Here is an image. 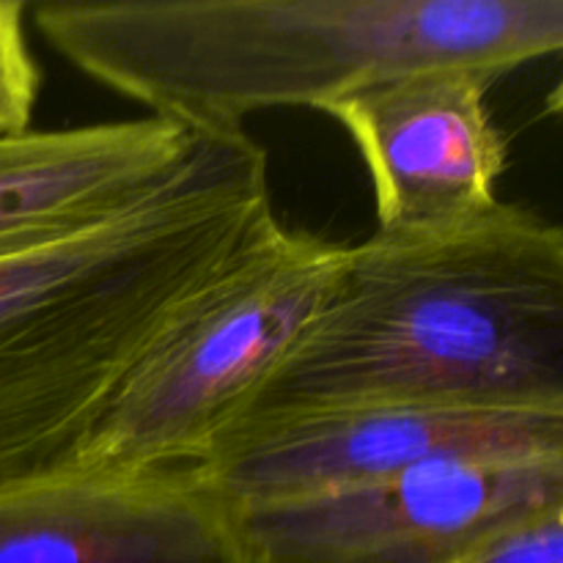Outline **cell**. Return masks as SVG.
Wrapping results in <instances>:
<instances>
[{
	"label": "cell",
	"mask_w": 563,
	"mask_h": 563,
	"mask_svg": "<svg viewBox=\"0 0 563 563\" xmlns=\"http://www.w3.org/2000/svg\"><path fill=\"white\" fill-rule=\"evenodd\" d=\"M563 504V456L438 462L236 509L245 563H454L487 533Z\"/></svg>",
	"instance_id": "obj_6"
},
{
	"label": "cell",
	"mask_w": 563,
	"mask_h": 563,
	"mask_svg": "<svg viewBox=\"0 0 563 563\" xmlns=\"http://www.w3.org/2000/svg\"><path fill=\"white\" fill-rule=\"evenodd\" d=\"M493 86L471 66H427L322 110L352 137L372 176L374 234H440L498 207L509 146L487 104Z\"/></svg>",
	"instance_id": "obj_7"
},
{
	"label": "cell",
	"mask_w": 563,
	"mask_h": 563,
	"mask_svg": "<svg viewBox=\"0 0 563 563\" xmlns=\"http://www.w3.org/2000/svg\"><path fill=\"white\" fill-rule=\"evenodd\" d=\"M454 563H563V504L506 522Z\"/></svg>",
	"instance_id": "obj_11"
},
{
	"label": "cell",
	"mask_w": 563,
	"mask_h": 563,
	"mask_svg": "<svg viewBox=\"0 0 563 563\" xmlns=\"http://www.w3.org/2000/svg\"><path fill=\"white\" fill-rule=\"evenodd\" d=\"M33 22L77 71L196 135L427 66L500 80L563 47V0H47Z\"/></svg>",
	"instance_id": "obj_1"
},
{
	"label": "cell",
	"mask_w": 563,
	"mask_h": 563,
	"mask_svg": "<svg viewBox=\"0 0 563 563\" xmlns=\"http://www.w3.org/2000/svg\"><path fill=\"white\" fill-rule=\"evenodd\" d=\"M0 563H245L236 509L196 465L0 493Z\"/></svg>",
	"instance_id": "obj_8"
},
{
	"label": "cell",
	"mask_w": 563,
	"mask_h": 563,
	"mask_svg": "<svg viewBox=\"0 0 563 563\" xmlns=\"http://www.w3.org/2000/svg\"><path fill=\"white\" fill-rule=\"evenodd\" d=\"M385 401L563 410L559 225L500 201L440 234L346 245L333 297L242 421Z\"/></svg>",
	"instance_id": "obj_2"
},
{
	"label": "cell",
	"mask_w": 563,
	"mask_h": 563,
	"mask_svg": "<svg viewBox=\"0 0 563 563\" xmlns=\"http://www.w3.org/2000/svg\"><path fill=\"white\" fill-rule=\"evenodd\" d=\"M544 456H563V410L385 401L251 418L196 467L234 509H251L438 462Z\"/></svg>",
	"instance_id": "obj_5"
},
{
	"label": "cell",
	"mask_w": 563,
	"mask_h": 563,
	"mask_svg": "<svg viewBox=\"0 0 563 563\" xmlns=\"http://www.w3.org/2000/svg\"><path fill=\"white\" fill-rule=\"evenodd\" d=\"M344 262L346 245L269 218L176 306L93 421L75 471L196 465L306 339Z\"/></svg>",
	"instance_id": "obj_4"
},
{
	"label": "cell",
	"mask_w": 563,
	"mask_h": 563,
	"mask_svg": "<svg viewBox=\"0 0 563 563\" xmlns=\"http://www.w3.org/2000/svg\"><path fill=\"white\" fill-rule=\"evenodd\" d=\"M201 159L82 234L0 262V493L75 471L170 313L223 258Z\"/></svg>",
	"instance_id": "obj_3"
},
{
	"label": "cell",
	"mask_w": 563,
	"mask_h": 563,
	"mask_svg": "<svg viewBox=\"0 0 563 563\" xmlns=\"http://www.w3.org/2000/svg\"><path fill=\"white\" fill-rule=\"evenodd\" d=\"M198 137L157 115L0 135V262L135 207L181 168Z\"/></svg>",
	"instance_id": "obj_9"
},
{
	"label": "cell",
	"mask_w": 563,
	"mask_h": 563,
	"mask_svg": "<svg viewBox=\"0 0 563 563\" xmlns=\"http://www.w3.org/2000/svg\"><path fill=\"white\" fill-rule=\"evenodd\" d=\"M27 3L0 0V135L31 130L42 71L25 33Z\"/></svg>",
	"instance_id": "obj_10"
}]
</instances>
